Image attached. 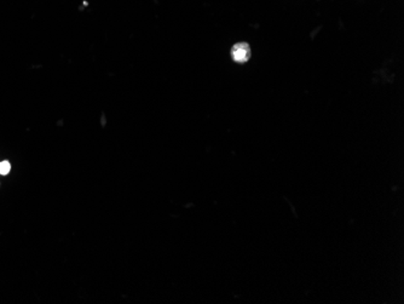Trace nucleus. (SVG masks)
Masks as SVG:
<instances>
[{"instance_id": "1", "label": "nucleus", "mask_w": 404, "mask_h": 304, "mask_svg": "<svg viewBox=\"0 0 404 304\" xmlns=\"http://www.w3.org/2000/svg\"><path fill=\"white\" fill-rule=\"evenodd\" d=\"M232 56L235 62L239 64L247 62L250 57V48L246 43H237L232 46Z\"/></svg>"}, {"instance_id": "2", "label": "nucleus", "mask_w": 404, "mask_h": 304, "mask_svg": "<svg viewBox=\"0 0 404 304\" xmlns=\"http://www.w3.org/2000/svg\"><path fill=\"white\" fill-rule=\"evenodd\" d=\"M10 171H11V165H10L9 161H6V160L1 161V163H0V175H1V176H6Z\"/></svg>"}]
</instances>
